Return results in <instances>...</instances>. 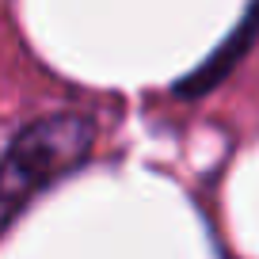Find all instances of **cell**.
<instances>
[{
  "instance_id": "1",
  "label": "cell",
  "mask_w": 259,
  "mask_h": 259,
  "mask_svg": "<svg viewBox=\"0 0 259 259\" xmlns=\"http://www.w3.org/2000/svg\"><path fill=\"white\" fill-rule=\"evenodd\" d=\"M92 141L96 126L84 114H46L19 130L8 153L0 156V229H8L42 187L80 168Z\"/></svg>"
}]
</instances>
